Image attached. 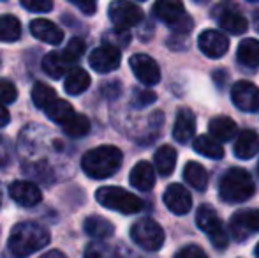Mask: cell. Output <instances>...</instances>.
I'll return each mask as SVG.
<instances>
[{"label": "cell", "mask_w": 259, "mask_h": 258, "mask_svg": "<svg viewBox=\"0 0 259 258\" xmlns=\"http://www.w3.org/2000/svg\"><path fill=\"white\" fill-rule=\"evenodd\" d=\"M50 242V232L34 221H23L13 228L9 235V251L16 258H27Z\"/></svg>", "instance_id": "obj_1"}, {"label": "cell", "mask_w": 259, "mask_h": 258, "mask_svg": "<svg viewBox=\"0 0 259 258\" xmlns=\"http://www.w3.org/2000/svg\"><path fill=\"white\" fill-rule=\"evenodd\" d=\"M123 161L122 151L113 145H101L89 151L81 159V168L92 179H108L118 172Z\"/></svg>", "instance_id": "obj_2"}, {"label": "cell", "mask_w": 259, "mask_h": 258, "mask_svg": "<svg viewBox=\"0 0 259 258\" xmlns=\"http://www.w3.org/2000/svg\"><path fill=\"white\" fill-rule=\"evenodd\" d=\"M32 99L34 104L48 115L50 121L64 126L76 115V110L65 99H60L52 87L45 83H35L32 89Z\"/></svg>", "instance_id": "obj_3"}, {"label": "cell", "mask_w": 259, "mask_h": 258, "mask_svg": "<svg viewBox=\"0 0 259 258\" xmlns=\"http://www.w3.org/2000/svg\"><path fill=\"white\" fill-rule=\"evenodd\" d=\"M256 191L252 177L243 168H231L222 175L219 182V196L226 203L247 202Z\"/></svg>", "instance_id": "obj_4"}, {"label": "cell", "mask_w": 259, "mask_h": 258, "mask_svg": "<svg viewBox=\"0 0 259 258\" xmlns=\"http://www.w3.org/2000/svg\"><path fill=\"white\" fill-rule=\"evenodd\" d=\"M96 198L106 209L116 210L122 214H136L143 209V200L140 196L116 186H104L97 190Z\"/></svg>", "instance_id": "obj_5"}, {"label": "cell", "mask_w": 259, "mask_h": 258, "mask_svg": "<svg viewBox=\"0 0 259 258\" xmlns=\"http://www.w3.org/2000/svg\"><path fill=\"white\" fill-rule=\"evenodd\" d=\"M196 225L199 230H203L210 237L211 244L217 249H224L229 242L228 232L222 225L221 217L217 216L211 205H201L196 212Z\"/></svg>", "instance_id": "obj_6"}, {"label": "cell", "mask_w": 259, "mask_h": 258, "mask_svg": "<svg viewBox=\"0 0 259 258\" xmlns=\"http://www.w3.org/2000/svg\"><path fill=\"white\" fill-rule=\"evenodd\" d=\"M131 239L136 242L140 248L147 249V251H159L164 244V230L157 221L150 217H143V219L136 221L131 228Z\"/></svg>", "instance_id": "obj_7"}, {"label": "cell", "mask_w": 259, "mask_h": 258, "mask_svg": "<svg viewBox=\"0 0 259 258\" xmlns=\"http://www.w3.org/2000/svg\"><path fill=\"white\" fill-rule=\"evenodd\" d=\"M108 14L113 25L122 30H129L143 20V11L129 0H113L108 7Z\"/></svg>", "instance_id": "obj_8"}, {"label": "cell", "mask_w": 259, "mask_h": 258, "mask_svg": "<svg viewBox=\"0 0 259 258\" xmlns=\"http://www.w3.org/2000/svg\"><path fill=\"white\" fill-rule=\"evenodd\" d=\"M231 101L238 110L245 114L259 112V87L250 82H236L231 89Z\"/></svg>", "instance_id": "obj_9"}, {"label": "cell", "mask_w": 259, "mask_h": 258, "mask_svg": "<svg viewBox=\"0 0 259 258\" xmlns=\"http://www.w3.org/2000/svg\"><path fill=\"white\" fill-rule=\"evenodd\" d=\"M231 234L236 241H245L250 234L259 232V209L238 210L231 216Z\"/></svg>", "instance_id": "obj_10"}, {"label": "cell", "mask_w": 259, "mask_h": 258, "mask_svg": "<svg viewBox=\"0 0 259 258\" xmlns=\"http://www.w3.org/2000/svg\"><path fill=\"white\" fill-rule=\"evenodd\" d=\"M129 64H131V69H133L134 76H136L143 85L152 87L160 82V69L150 55L136 53V55L131 57Z\"/></svg>", "instance_id": "obj_11"}, {"label": "cell", "mask_w": 259, "mask_h": 258, "mask_svg": "<svg viewBox=\"0 0 259 258\" xmlns=\"http://www.w3.org/2000/svg\"><path fill=\"white\" fill-rule=\"evenodd\" d=\"M166 207L177 216H184L192 209V196L182 184H171L166 188L162 196Z\"/></svg>", "instance_id": "obj_12"}, {"label": "cell", "mask_w": 259, "mask_h": 258, "mask_svg": "<svg viewBox=\"0 0 259 258\" xmlns=\"http://www.w3.org/2000/svg\"><path fill=\"white\" fill-rule=\"evenodd\" d=\"M198 46L208 59H221L229 50V41L219 30H205L199 34Z\"/></svg>", "instance_id": "obj_13"}, {"label": "cell", "mask_w": 259, "mask_h": 258, "mask_svg": "<svg viewBox=\"0 0 259 258\" xmlns=\"http://www.w3.org/2000/svg\"><path fill=\"white\" fill-rule=\"evenodd\" d=\"M89 64L94 71L101 72H111L115 71L120 65V50L113 48V46H101V48H96L89 57Z\"/></svg>", "instance_id": "obj_14"}, {"label": "cell", "mask_w": 259, "mask_h": 258, "mask_svg": "<svg viewBox=\"0 0 259 258\" xmlns=\"http://www.w3.org/2000/svg\"><path fill=\"white\" fill-rule=\"evenodd\" d=\"M213 18L217 20V23L221 25L224 30H228L229 34L240 35L243 32H247L249 28V21L243 16L242 13L235 9H229V7H217L213 13Z\"/></svg>", "instance_id": "obj_15"}, {"label": "cell", "mask_w": 259, "mask_h": 258, "mask_svg": "<svg viewBox=\"0 0 259 258\" xmlns=\"http://www.w3.org/2000/svg\"><path fill=\"white\" fill-rule=\"evenodd\" d=\"M9 195L21 207H34L42 198L41 190L34 182H28V180H14L9 186Z\"/></svg>", "instance_id": "obj_16"}, {"label": "cell", "mask_w": 259, "mask_h": 258, "mask_svg": "<svg viewBox=\"0 0 259 258\" xmlns=\"http://www.w3.org/2000/svg\"><path fill=\"white\" fill-rule=\"evenodd\" d=\"M196 131V117L189 108H182L178 110L177 119H175V126H173V138L178 143L185 145L192 140Z\"/></svg>", "instance_id": "obj_17"}, {"label": "cell", "mask_w": 259, "mask_h": 258, "mask_svg": "<svg viewBox=\"0 0 259 258\" xmlns=\"http://www.w3.org/2000/svg\"><path fill=\"white\" fill-rule=\"evenodd\" d=\"M154 13L160 21L169 23L171 27L187 14L182 0H155Z\"/></svg>", "instance_id": "obj_18"}, {"label": "cell", "mask_w": 259, "mask_h": 258, "mask_svg": "<svg viewBox=\"0 0 259 258\" xmlns=\"http://www.w3.org/2000/svg\"><path fill=\"white\" fill-rule=\"evenodd\" d=\"M233 152L238 159H250L259 152V134L252 129H243L236 136Z\"/></svg>", "instance_id": "obj_19"}, {"label": "cell", "mask_w": 259, "mask_h": 258, "mask_svg": "<svg viewBox=\"0 0 259 258\" xmlns=\"http://www.w3.org/2000/svg\"><path fill=\"white\" fill-rule=\"evenodd\" d=\"M30 32L34 38H37L39 41H45L48 45H60L62 39H64V32L60 27L53 23L50 20H34L30 23Z\"/></svg>", "instance_id": "obj_20"}, {"label": "cell", "mask_w": 259, "mask_h": 258, "mask_svg": "<svg viewBox=\"0 0 259 258\" xmlns=\"http://www.w3.org/2000/svg\"><path fill=\"white\" fill-rule=\"evenodd\" d=\"M129 180L136 190L140 191H150L155 184V170L150 163L140 161L133 170H131Z\"/></svg>", "instance_id": "obj_21"}, {"label": "cell", "mask_w": 259, "mask_h": 258, "mask_svg": "<svg viewBox=\"0 0 259 258\" xmlns=\"http://www.w3.org/2000/svg\"><path fill=\"white\" fill-rule=\"evenodd\" d=\"M210 133L215 140L221 141H229L235 138L236 131H238V126L233 119L226 117V115H219V117H213L210 121Z\"/></svg>", "instance_id": "obj_22"}, {"label": "cell", "mask_w": 259, "mask_h": 258, "mask_svg": "<svg viewBox=\"0 0 259 258\" xmlns=\"http://www.w3.org/2000/svg\"><path fill=\"white\" fill-rule=\"evenodd\" d=\"M90 85V76L85 69L81 67H74L67 72L65 76V83H64V89L69 96H79L83 94Z\"/></svg>", "instance_id": "obj_23"}, {"label": "cell", "mask_w": 259, "mask_h": 258, "mask_svg": "<svg viewBox=\"0 0 259 258\" xmlns=\"http://www.w3.org/2000/svg\"><path fill=\"white\" fill-rule=\"evenodd\" d=\"M83 228L85 232L90 235L92 239H109L113 234H115V227L111 225V221H108L106 217H101V216H90L85 219L83 223Z\"/></svg>", "instance_id": "obj_24"}, {"label": "cell", "mask_w": 259, "mask_h": 258, "mask_svg": "<svg viewBox=\"0 0 259 258\" xmlns=\"http://www.w3.org/2000/svg\"><path fill=\"white\" fill-rule=\"evenodd\" d=\"M236 59L245 67H259V41L254 38L243 39L236 50Z\"/></svg>", "instance_id": "obj_25"}, {"label": "cell", "mask_w": 259, "mask_h": 258, "mask_svg": "<svg viewBox=\"0 0 259 258\" xmlns=\"http://www.w3.org/2000/svg\"><path fill=\"white\" fill-rule=\"evenodd\" d=\"M184 179H185V182L191 188H194L196 191H205L208 188V172L205 170V166L196 161H191L185 165Z\"/></svg>", "instance_id": "obj_26"}, {"label": "cell", "mask_w": 259, "mask_h": 258, "mask_svg": "<svg viewBox=\"0 0 259 258\" xmlns=\"http://www.w3.org/2000/svg\"><path fill=\"white\" fill-rule=\"evenodd\" d=\"M154 163H155V170L162 177L171 175L175 170V165H177V151L171 145H162V147L157 149Z\"/></svg>", "instance_id": "obj_27"}, {"label": "cell", "mask_w": 259, "mask_h": 258, "mask_svg": "<svg viewBox=\"0 0 259 258\" xmlns=\"http://www.w3.org/2000/svg\"><path fill=\"white\" fill-rule=\"evenodd\" d=\"M69 65L71 64L67 62V59H65L62 52H50L48 55L42 59V69H45V72L55 80L62 78V76L67 72Z\"/></svg>", "instance_id": "obj_28"}, {"label": "cell", "mask_w": 259, "mask_h": 258, "mask_svg": "<svg viewBox=\"0 0 259 258\" xmlns=\"http://www.w3.org/2000/svg\"><path fill=\"white\" fill-rule=\"evenodd\" d=\"M192 147L198 154L205 156L208 159H222L224 156V149L219 143L217 140H213L211 136H206V134H199L194 141H192Z\"/></svg>", "instance_id": "obj_29"}, {"label": "cell", "mask_w": 259, "mask_h": 258, "mask_svg": "<svg viewBox=\"0 0 259 258\" xmlns=\"http://www.w3.org/2000/svg\"><path fill=\"white\" fill-rule=\"evenodd\" d=\"M21 35L20 20L13 14H2L0 16V41L2 43H14Z\"/></svg>", "instance_id": "obj_30"}, {"label": "cell", "mask_w": 259, "mask_h": 258, "mask_svg": "<svg viewBox=\"0 0 259 258\" xmlns=\"http://www.w3.org/2000/svg\"><path fill=\"white\" fill-rule=\"evenodd\" d=\"M64 133L67 136H72V138H79V136H85L87 133L90 131V121L81 114H76L67 124L62 126Z\"/></svg>", "instance_id": "obj_31"}, {"label": "cell", "mask_w": 259, "mask_h": 258, "mask_svg": "<svg viewBox=\"0 0 259 258\" xmlns=\"http://www.w3.org/2000/svg\"><path fill=\"white\" fill-rule=\"evenodd\" d=\"M104 43L106 46H113L116 50L125 48L131 43V34L127 30H122V28H113V30L104 34Z\"/></svg>", "instance_id": "obj_32"}, {"label": "cell", "mask_w": 259, "mask_h": 258, "mask_svg": "<svg viewBox=\"0 0 259 258\" xmlns=\"http://www.w3.org/2000/svg\"><path fill=\"white\" fill-rule=\"evenodd\" d=\"M62 53H64V57L67 59V62L72 65L74 62H78L83 53H85V43L78 38L71 39V41L67 43V46L62 50Z\"/></svg>", "instance_id": "obj_33"}, {"label": "cell", "mask_w": 259, "mask_h": 258, "mask_svg": "<svg viewBox=\"0 0 259 258\" xmlns=\"http://www.w3.org/2000/svg\"><path fill=\"white\" fill-rule=\"evenodd\" d=\"M18 97V90L9 80H0V104L14 103Z\"/></svg>", "instance_id": "obj_34"}, {"label": "cell", "mask_w": 259, "mask_h": 258, "mask_svg": "<svg viewBox=\"0 0 259 258\" xmlns=\"http://www.w3.org/2000/svg\"><path fill=\"white\" fill-rule=\"evenodd\" d=\"M25 9L32 13H48L53 7V0H20Z\"/></svg>", "instance_id": "obj_35"}, {"label": "cell", "mask_w": 259, "mask_h": 258, "mask_svg": "<svg viewBox=\"0 0 259 258\" xmlns=\"http://www.w3.org/2000/svg\"><path fill=\"white\" fill-rule=\"evenodd\" d=\"M175 258H208V255L199 246L189 244V246H184V248L175 255Z\"/></svg>", "instance_id": "obj_36"}, {"label": "cell", "mask_w": 259, "mask_h": 258, "mask_svg": "<svg viewBox=\"0 0 259 258\" xmlns=\"http://www.w3.org/2000/svg\"><path fill=\"white\" fill-rule=\"evenodd\" d=\"M69 2L78 7L81 13L89 14V16H92L97 11V0H69Z\"/></svg>", "instance_id": "obj_37"}, {"label": "cell", "mask_w": 259, "mask_h": 258, "mask_svg": "<svg viewBox=\"0 0 259 258\" xmlns=\"http://www.w3.org/2000/svg\"><path fill=\"white\" fill-rule=\"evenodd\" d=\"M155 94L150 92V90H138L134 94V104L136 106H147V104H152L155 101Z\"/></svg>", "instance_id": "obj_38"}, {"label": "cell", "mask_w": 259, "mask_h": 258, "mask_svg": "<svg viewBox=\"0 0 259 258\" xmlns=\"http://www.w3.org/2000/svg\"><path fill=\"white\" fill-rule=\"evenodd\" d=\"M11 158V147L6 141V138L0 136V166H6Z\"/></svg>", "instance_id": "obj_39"}, {"label": "cell", "mask_w": 259, "mask_h": 258, "mask_svg": "<svg viewBox=\"0 0 259 258\" xmlns=\"http://www.w3.org/2000/svg\"><path fill=\"white\" fill-rule=\"evenodd\" d=\"M85 258H106V256H104L103 249H101L99 246H97V244H92L89 249H87Z\"/></svg>", "instance_id": "obj_40"}, {"label": "cell", "mask_w": 259, "mask_h": 258, "mask_svg": "<svg viewBox=\"0 0 259 258\" xmlns=\"http://www.w3.org/2000/svg\"><path fill=\"white\" fill-rule=\"evenodd\" d=\"M11 121V115L9 112L4 108V104H0V128H4V126H7Z\"/></svg>", "instance_id": "obj_41"}, {"label": "cell", "mask_w": 259, "mask_h": 258, "mask_svg": "<svg viewBox=\"0 0 259 258\" xmlns=\"http://www.w3.org/2000/svg\"><path fill=\"white\" fill-rule=\"evenodd\" d=\"M41 258H67L64 255L62 251H58V249H52V251H48V253H45Z\"/></svg>", "instance_id": "obj_42"}, {"label": "cell", "mask_w": 259, "mask_h": 258, "mask_svg": "<svg viewBox=\"0 0 259 258\" xmlns=\"http://www.w3.org/2000/svg\"><path fill=\"white\" fill-rule=\"evenodd\" d=\"M254 27H256V30H259V9L254 13Z\"/></svg>", "instance_id": "obj_43"}, {"label": "cell", "mask_w": 259, "mask_h": 258, "mask_svg": "<svg viewBox=\"0 0 259 258\" xmlns=\"http://www.w3.org/2000/svg\"><path fill=\"white\" fill-rule=\"evenodd\" d=\"M256 258H259V244L256 246Z\"/></svg>", "instance_id": "obj_44"}, {"label": "cell", "mask_w": 259, "mask_h": 258, "mask_svg": "<svg viewBox=\"0 0 259 258\" xmlns=\"http://www.w3.org/2000/svg\"><path fill=\"white\" fill-rule=\"evenodd\" d=\"M0 203H2V193H0Z\"/></svg>", "instance_id": "obj_45"}, {"label": "cell", "mask_w": 259, "mask_h": 258, "mask_svg": "<svg viewBox=\"0 0 259 258\" xmlns=\"http://www.w3.org/2000/svg\"><path fill=\"white\" fill-rule=\"evenodd\" d=\"M249 2H259V0H249Z\"/></svg>", "instance_id": "obj_46"}, {"label": "cell", "mask_w": 259, "mask_h": 258, "mask_svg": "<svg viewBox=\"0 0 259 258\" xmlns=\"http://www.w3.org/2000/svg\"><path fill=\"white\" fill-rule=\"evenodd\" d=\"M140 2H145V0H140Z\"/></svg>", "instance_id": "obj_47"}, {"label": "cell", "mask_w": 259, "mask_h": 258, "mask_svg": "<svg viewBox=\"0 0 259 258\" xmlns=\"http://www.w3.org/2000/svg\"><path fill=\"white\" fill-rule=\"evenodd\" d=\"M198 2H201V0H198Z\"/></svg>", "instance_id": "obj_48"}]
</instances>
